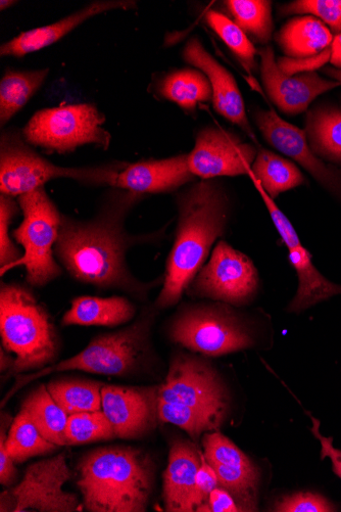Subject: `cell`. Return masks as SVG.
Here are the masks:
<instances>
[{
    "label": "cell",
    "instance_id": "6da1fadb",
    "mask_svg": "<svg viewBox=\"0 0 341 512\" xmlns=\"http://www.w3.org/2000/svg\"><path fill=\"white\" fill-rule=\"evenodd\" d=\"M96 214L88 220L63 215L55 248L58 262L78 283L102 291H120L139 301L164 281L143 283L130 270L131 249L152 242L155 236L129 234L126 219L141 195L113 188Z\"/></svg>",
    "mask_w": 341,
    "mask_h": 512
},
{
    "label": "cell",
    "instance_id": "7a4b0ae2",
    "mask_svg": "<svg viewBox=\"0 0 341 512\" xmlns=\"http://www.w3.org/2000/svg\"><path fill=\"white\" fill-rule=\"evenodd\" d=\"M178 225L156 309L176 305L224 235L229 199L219 183L202 180L177 198Z\"/></svg>",
    "mask_w": 341,
    "mask_h": 512
},
{
    "label": "cell",
    "instance_id": "3957f363",
    "mask_svg": "<svg viewBox=\"0 0 341 512\" xmlns=\"http://www.w3.org/2000/svg\"><path fill=\"white\" fill-rule=\"evenodd\" d=\"M77 486L89 512H144L155 484L149 454L129 446L88 451L77 464Z\"/></svg>",
    "mask_w": 341,
    "mask_h": 512
},
{
    "label": "cell",
    "instance_id": "277c9868",
    "mask_svg": "<svg viewBox=\"0 0 341 512\" xmlns=\"http://www.w3.org/2000/svg\"><path fill=\"white\" fill-rule=\"evenodd\" d=\"M155 309L156 307L144 309L133 323L117 332L94 337L73 357L34 371L30 375L20 376L5 396L2 408L26 385L59 372L80 370L88 374L119 378L140 374L152 365L155 357L152 345Z\"/></svg>",
    "mask_w": 341,
    "mask_h": 512
},
{
    "label": "cell",
    "instance_id": "5b68a950",
    "mask_svg": "<svg viewBox=\"0 0 341 512\" xmlns=\"http://www.w3.org/2000/svg\"><path fill=\"white\" fill-rule=\"evenodd\" d=\"M0 336L5 350L15 354L7 378L53 365L60 355L61 341L50 313L21 284L0 287Z\"/></svg>",
    "mask_w": 341,
    "mask_h": 512
},
{
    "label": "cell",
    "instance_id": "8992f818",
    "mask_svg": "<svg viewBox=\"0 0 341 512\" xmlns=\"http://www.w3.org/2000/svg\"><path fill=\"white\" fill-rule=\"evenodd\" d=\"M126 164L62 167L35 152L18 133L7 132L0 141V195L18 198L55 179H73L87 185L114 184Z\"/></svg>",
    "mask_w": 341,
    "mask_h": 512
},
{
    "label": "cell",
    "instance_id": "52a82bcc",
    "mask_svg": "<svg viewBox=\"0 0 341 512\" xmlns=\"http://www.w3.org/2000/svg\"><path fill=\"white\" fill-rule=\"evenodd\" d=\"M18 203L24 219L12 237L23 247L24 256L17 266L26 268L30 286L43 288L64 273L55 254L63 215L44 186L18 197Z\"/></svg>",
    "mask_w": 341,
    "mask_h": 512
},
{
    "label": "cell",
    "instance_id": "ba28073f",
    "mask_svg": "<svg viewBox=\"0 0 341 512\" xmlns=\"http://www.w3.org/2000/svg\"><path fill=\"white\" fill-rule=\"evenodd\" d=\"M105 122L91 104L43 109L30 119L22 136L30 146L48 153L69 154L87 145L108 150L112 135L103 127Z\"/></svg>",
    "mask_w": 341,
    "mask_h": 512
},
{
    "label": "cell",
    "instance_id": "9c48e42d",
    "mask_svg": "<svg viewBox=\"0 0 341 512\" xmlns=\"http://www.w3.org/2000/svg\"><path fill=\"white\" fill-rule=\"evenodd\" d=\"M169 337L175 344L209 357L228 355L254 345L245 324L220 302L192 305L177 313Z\"/></svg>",
    "mask_w": 341,
    "mask_h": 512
},
{
    "label": "cell",
    "instance_id": "30bf717a",
    "mask_svg": "<svg viewBox=\"0 0 341 512\" xmlns=\"http://www.w3.org/2000/svg\"><path fill=\"white\" fill-rule=\"evenodd\" d=\"M72 478L66 453L29 465L23 480L0 495L2 512H77L83 511L78 497L64 486Z\"/></svg>",
    "mask_w": 341,
    "mask_h": 512
},
{
    "label": "cell",
    "instance_id": "8fae6325",
    "mask_svg": "<svg viewBox=\"0 0 341 512\" xmlns=\"http://www.w3.org/2000/svg\"><path fill=\"white\" fill-rule=\"evenodd\" d=\"M259 286L252 260L224 241L214 248L209 262L189 285V295L224 304L243 305L252 300Z\"/></svg>",
    "mask_w": 341,
    "mask_h": 512
},
{
    "label": "cell",
    "instance_id": "7c38bea8",
    "mask_svg": "<svg viewBox=\"0 0 341 512\" xmlns=\"http://www.w3.org/2000/svg\"><path fill=\"white\" fill-rule=\"evenodd\" d=\"M159 400L215 414L224 420L228 395L218 371L205 359L186 353L173 356Z\"/></svg>",
    "mask_w": 341,
    "mask_h": 512
},
{
    "label": "cell",
    "instance_id": "4fadbf2b",
    "mask_svg": "<svg viewBox=\"0 0 341 512\" xmlns=\"http://www.w3.org/2000/svg\"><path fill=\"white\" fill-rule=\"evenodd\" d=\"M256 157L254 146L221 128L207 127L198 134L196 146L188 154V167L193 176L203 180L250 176Z\"/></svg>",
    "mask_w": 341,
    "mask_h": 512
},
{
    "label": "cell",
    "instance_id": "5bb4252c",
    "mask_svg": "<svg viewBox=\"0 0 341 512\" xmlns=\"http://www.w3.org/2000/svg\"><path fill=\"white\" fill-rule=\"evenodd\" d=\"M159 388L104 385L103 412L117 438L138 440L156 429L160 421Z\"/></svg>",
    "mask_w": 341,
    "mask_h": 512
},
{
    "label": "cell",
    "instance_id": "9a60e30c",
    "mask_svg": "<svg viewBox=\"0 0 341 512\" xmlns=\"http://www.w3.org/2000/svg\"><path fill=\"white\" fill-rule=\"evenodd\" d=\"M256 122L274 149L298 162L341 202V167L326 163L313 152L305 130L286 122L273 110L258 111Z\"/></svg>",
    "mask_w": 341,
    "mask_h": 512
},
{
    "label": "cell",
    "instance_id": "2e32d148",
    "mask_svg": "<svg viewBox=\"0 0 341 512\" xmlns=\"http://www.w3.org/2000/svg\"><path fill=\"white\" fill-rule=\"evenodd\" d=\"M262 80L268 96L274 104L288 115H298L323 93L339 85L334 80L322 78L316 72L286 75L278 67L270 46L260 50Z\"/></svg>",
    "mask_w": 341,
    "mask_h": 512
},
{
    "label": "cell",
    "instance_id": "e0dca14e",
    "mask_svg": "<svg viewBox=\"0 0 341 512\" xmlns=\"http://www.w3.org/2000/svg\"><path fill=\"white\" fill-rule=\"evenodd\" d=\"M186 63L200 69L208 78L217 113L253 136L245 102L234 77L208 51L198 38L190 39L183 51Z\"/></svg>",
    "mask_w": 341,
    "mask_h": 512
},
{
    "label": "cell",
    "instance_id": "ac0fdd59",
    "mask_svg": "<svg viewBox=\"0 0 341 512\" xmlns=\"http://www.w3.org/2000/svg\"><path fill=\"white\" fill-rule=\"evenodd\" d=\"M188 167V155L162 160L126 164L119 173L114 188L138 195L164 194L178 190L193 180Z\"/></svg>",
    "mask_w": 341,
    "mask_h": 512
},
{
    "label": "cell",
    "instance_id": "d6986e66",
    "mask_svg": "<svg viewBox=\"0 0 341 512\" xmlns=\"http://www.w3.org/2000/svg\"><path fill=\"white\" fill-rule=\"evenodd\" d=\"M203 454L190 441L175 440L169 452L164 474L163 498L167 511L191 512L192 496Z\"/></svg>",
    "mask_w": 341,
    "mask_h": 512
},
{
    "label": "cell",
    "instance_id": "ffe728a7",
    "mask_svg": "<svg viewBox=\"0 0 341 512\" xmlns=\"http://www.w3.org/2000/svg\"><path fill=\"white\" fill-rule=\"evenodd\" d=\"M133 2H96L52 24L26 31L4 43L0 48L3 57L22 58L58 42L88 19L117 9L130 10Z\"/></svg>",
    "mask_w": 341,
    "mask_h": 512
},
{
    "label": "cell",
    "instance_id": "44dd1931",
    "mask_svg": "<svg viewBox=\"0 0 341 512\" xmlns=\"http://www.w3.org/2000/svg\"><path fill=\"white\" fill-rule=\"evenodd\" d=\"M136 312L135 305L125 297L81 296L72 301L62 324L64 327L117 328L133 320Z\"/></svg>",
    "mask_w": 341,
    "mask_h": 512
},
{
    "label": "cell",
    "instance_id": "7402d4cb",
    "mask_svg": "<svg viewBox=\"0 0 341 512\" xmlns=\"http://www.w3.org/2000/svg\"><path fill=\"white\" fill-rule=\"evenodd\" d=\"M276 39L287 58L307 59L330 48L333 35L320 20L304 16L288 21L278 32Z\"/></svg>",
    "mask_w": 341,
    "mask_h": 512
},
{
    "label": "cell",
    "instance_id": "603a6c76",
    "mask_svg": "<svg viewBox=\"0 0 341 512\" xmlns=\"http://www.w3.org/2000/svg\"><path fill=\"white\" fill-rule=\"evenodd\" d=\"M288 260L299 277V289L288 306L289 312L301 313L312 306L341 295V286L331 283L313 263L311 253L303 246L288 250Z\"/></svg>",
    "mask_w": 341,
    "mask_h": 512
},
{
    "label": "cell",
    "instance_id": "cb8c5ba5",
    "mask_svg": "<svg viewBox=\"0 0 341 512\" xmlns=\"http://www.w3.org/2000/svg\"><path fill=\"white\" fill-rule=\"evenodd\" d=\"M305 131L313 152L323 161L341 167V109L314 108L307 116Z\"/></svg>",
    "mask_w": 341,
    "mask_h": 512
},
{
    "label": "cell",
    "instance_id": "d4e9b609",
    "mask_svg": "<svg viewBox=\"0 0 341 512\" xmlns=\"http://www.w3.org/2000/svg\"><path fill=\"white\" fill-rule=\"evenodd\" d=\"M40 433L51 442L68 446L66 428L69 414L56 402L45 385L39 386L22 403Z\"/></svg>",
    "mask_w": 341,
    "mask_h": 512
},
{
    "label": "cell",
    "instance_id": "484cf974",
    "mask_svg": "<svg viewBox=\"0 0 341 512\" xmlns=\"http://www.w3.org/2000/svg\"><path fill=\"white\" fill-rule=\"evenodd\" d=\"M250 176L259 181L272 199L306 183L304 174L295 163L267 150L257 154Z\"/></svg>",
    "mask_w": 341,
    "mask_h": 512
},
{
    "label": "cell",
    "instance_id": "4316f807",
    "mask_svg": "<svg viewBox=\"0 0 341 512\" xmlns=\"http://www.w3.org/2000/svg\"><path fill=\"white\" fill-rule=\"evenodd\" d=\"M160 95L185 111H194L199 104L213 101V92L207 76L193 69L175 71L159 85Z\"/></svg>",
    "mask_w": 341,
    "mask_h": 512
},
{
    "label": "cell",
    "instance_id": "83f0119b",
    "mask_svg": "<svg viewBox=\"0 0 341 512\" xmlns=\"http://www.w3.org/2000/svg\"><path fill=\"white\" fill-rule=\"evenodd\" d=\"M50 69L7 70L0 82V122L8 123L20 112L46 80Z\"/></svg>",
    "mask_w": 341,
    "mask_h": 512
},
{
    "label": "cell",
    "instance_id": "f1b7e54d",
    "mask_svg": "<svg viewBox=\"0 0 341 512\" xmlns=\"http://www.w3.org/2000/svg\"><path fill=\"white\" fill-rule=\"evenodd\" d=\"M7 451L16 463L51 454L60 446L47 440L32 422L29 414L22 410L14 418L5 440Z\"/></svg>",
    "mask_w": 341,
    "mask_h": 512
},
{
    "label": "cell",
    "instance_id": "f546056e",
    "mask_svg": "<svg viewBox=\"0 0 341 512\" xmlns=\"http://www.w3.org/2000/svg\"><path fill=\"white\" fill-rule=\"evenodd\" d=\"M56 402L69 414L102 410L104 384L86 379H62L46 385Z\"/></svg>",
    "mask_w": 341,
    "mask_h": 512
},
{
    "label": "cell",
    "instance_id": "4dcf8cb0",
    "mask_svg": "<svg viewBox=\"0 0 341 512\" xmlns=\"http://www.w3.org/2000/svg\"><path fill=\"white\" fill-rule=\"evenodd\" d=\"M160 422L172 424L185 431L192 440L198 441L202 435L217 430L221 417L185 405L171 404L159 400Z\"/></svg>",
    "mask_w": 341,
    "mask_h": 512
},
{
    "label": "cell",
    "instance_id": "1f68e13d",
    "mask_svg": "<svg viewBox=\"0 0 341 512\" xmlns=\"http://www.w3.org/2000/svg\"><path fill=\"white\" fill-rule=\"evenodd\" d=\"M235 23L261 43H268L272 36L271 2L265 0H228L224 3Z\"/></svg>",
    "mask_w": 341,
    "mask_h": 512
},
{
    "label": "cell",
    "instance_id": "d6a6232c",
    "mask_svg": "<svg viewBox=\"0 0 341 512\" xmlns=\"http://www.w3.org/2000/svg\"><path fill=\"white\" fill-rule=\"evenodd\" d=\"M206 22L228 46L243 68L252 73L256 68L257 51L247 33L228 17L216 11L207 13Z\"/></svg>",
    "mask_w": 341,
    "mask_h": 512
},
{
    "label": "cell",
    "instance_id": "836d02e7",
    "mask_svg": "<svg viewBox=\"0 0 341 512\" xmlns=\"http://www.w3.org/2000/svg\"><path fill=\"white\" fill-rule=\"evenodd\" d=\"M66 437L68 445H83L117 438L103 410L69 415Z\"/></svg>",
    "mask_w": 341,
    "mask_h": 512
},
{
    "label": "cell",
    "instance_id": "e575fe53",
    "mask_svg": "<svg viewBox=\"0 0 341 512\" xmlns=\"http://www.w3.org/2000/svg\"><path fill=\"white\" fill-rule=\"evenodd\" d=\"M20 209L18 200L0 195V267H2V276L16 267L24 256V251L19 249L10 235V226L19 215Z\"/></svg>",
    "mask_w": 341,
    "mask_h": 512
},
{
    "label": "cell",
    "instance_id": "d590c367",
    "mask_svg": "<svg viewBox=\"0 0 341 512\" xmlns=\"http://www.w3.org/2000/svg\"><path fill=\"white\" fill-rule=\"evenodd\" d=\"M284 15H309L330 28L336 35L341 33V0H297L283 8Z\"/></svg>",
    "mask_w": 341,
    "mask_h": 512
},
{
    "label": "cell",
    "instance_id": "8d00e7d4",
    "mask_svg": "<svg viewBox=\"0 0 341 512\" xmlns=\"http://www.w3.org/2000/svg\"><path fill=\"white\" fill-rule=\"evenodd\" d=\"M279 512H332L336 507L318 493L301 492L282 497L274 507Z\"/></svg>",
    "mask_w": 341,
    "mask_h": 512
},
{
    "label": "cell",
    "instance_id": "74e56055",
    "mask_svg": "<svg viewBox=\"0 0 341 512\" xmlns=\"http://www.w3.org/2000/svg\"><path fill=\"white\" fill-rule=\"evenodd\" d=\"M13 421L9 414L3 413L2 430H0V484L8 488L14 485L18 477L16 462L10 456L5 444L8 429H10Z\"/></svg>",
    "mask_w": 341,
    "mask_h": 512
},
{
    "label": "cell",
    "instance_id": "f35d334b",
    "mask_svg": "<svg viewBox=\"0 0 341 512\" xmlns=\"http://www.w3.org/2000/svg\"><path fill=\"white\" fill-rule=\"evenodd\" d=\"M217 487H219V484L216 472L203 455L202 467L198 473L196 487H194L192 496L193 511L207 504L211 493Z\"/></svg>",
    "mask_w": 341,
    "mask_h": 512
},
{
    "label": "cell",
    "instance_id": "ab89813d",
    "mask_svg": "<svg viewBox=\"0 0 341 512\" xmlns=\"http://www.w3.org/2000/svg\"><path fill=\"white\" fill-rule=\"evenodd\" d=\"M331 49L328 48L318 56L307 59L280 58L277 62L279 69L286 75L315 72L330 62Z\"/></svg>",
    "mask_w": 341,
    "mask_h": 512
},
{
    "label": "cell",
    "instance_id": "60d3db41",
    "mask_svg": "<svg viewBox=\"0 0 341 512\" xmlns=\"http://www.w3.org/2000/svg\"><path fill=\"white\" fill-rule=\"evenodd\" d=\"M313 427L311 429L313 435L321 443V459L330 458L332 469L335 475L341 479V450L333 447L332 437H323L320 433V422L311 416Z\"/></svg>",
    "mask_w": 341,
    "mask_h": 512
},
{
    "label": "cell",
    "instance_id": "b9f144b4",
    "mask_svg": "<svg viewBox=\"0 0 341 512\" xmlns=\"http://www.w3.org/2000/svg\"><path fill=\"white\" fill-rule=\"evenodd\" d=\"M208 505L211 512L241 511L233 496L221 487H217L210 495Z\"/></svg>",
    "mask_w": 341,
    "mask_h": 512
},
{
    "label": "cell",
    "instance_id": "7bdbcfd3",
    "mask_svg": "<svg viewBox=\"0 0 341 512\" xmlns=\"http://www.w3.org/2000/svg\"><path fill=\"white\" fill-rule=\"evenodd\" d=\"M331 57L330 63L336 68L341 69V33L337 34L330 45Z\"/></svg>",
    "mask_w": 341,
    "mask_h": 512
},
{
    "label": "cell",
    "instance_id": "ee69618b",
    "mask_svg": "<svg viewBox=\"0 0 341 512\" xmlns=\"http://www.w3.org/2000/svg\"><path fill=\"white\" fill-rule=\"evenodd\" d=\"M4 347L0 349V370H2L3 374L8 372L13 368L15 363V357L5 352Z\"/></svg>",
    "mask_w": 341,
    "mask_h": 512
},
{
    "label": "cell",
    "instance_id": "f6af8a7d",
    "mask_svg": "<svg viewBox=\"0 0 341 512\" xmlns=\"http://www.w3.org/2000/svg\"><path fill=\"white\" fill-rule=\"evenodd\" d=\"M323 73L328 77L332 78L334 81L338 82L341 86V69L336 68H324Z\"/></svg>",
    "mask_w": 341,
    "mask_h": 512
},
{
    "label": "cell",
    "instance_id": "bcb514c9",
    "mask_svg": "<svg viewBox=\"0 0 341 512\" xmlns=\"http://www.w3.org/2000/svg\"><path fill=\"white\" fill-rule=\"evenodd\" d=\"M16 3L13 2V0H2V2H0V10L2 11H5L6 9L14 6Z\"/></svg>",
    "mask_w": 341,
    "mask_h": 512
}]
</instances>
